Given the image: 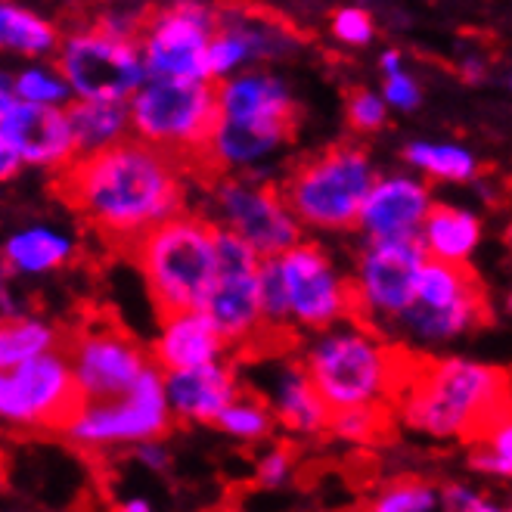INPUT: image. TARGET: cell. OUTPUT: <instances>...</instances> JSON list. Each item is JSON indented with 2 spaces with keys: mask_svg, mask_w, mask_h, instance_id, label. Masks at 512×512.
Here are the masks:
<instances>
[{
  "mask_svg": "<svg viewBox=\"0 0 512 512\" xmlns=\"http://www.w3.org/2000/svg\"><path fill=\"white\" fill-rule=\"evenodd\" d=\"M255 274H218L212 295H208L202 308L205 317L215 323L221 339L227 342V348L252 345L258 336H264Z\"/></svg>",
  "mask_w": 512,
  "mask_h": 512,
  "instance_id": "cell-22",
  "label": "cell"
},
{
  "mask_svg": "<svg viewBox=\"0 0 512 512\" xmlns=\"http://www.w3.org/2000/svg\"><path fill=\"white\" fill-rule=\"evenodd\" d=\"M171 423L174 419L165 401L162 370L153 364L122 398L78 404L63 426V435L81 450H118L165 438Z\"/></svg>",
  "mask_w": 512,
  "mask_h": 512,
  "instance_id": "cell-10",
  "label": "cell"
},
{
  "mask_svg": "<svg viewBox=\"0 0 512 512\" xmlns=\"http://www.w3.org/2000/svg\"><path fill=\"white\" fill-rule=\"evenodd\" d=\"M115 512H156V509L146 497H125V500L115 503Z\"/></svg>",
  "mask_w": 512,
  "mask_h": 512,
  "instance_id": "cell-47",
  "label": "cell"
},
{
  "mask_svg": "<svg viewBox=\"0 0 512 512\" xmlns=\"http://www.w3.org/2000/svg\"><path fill=\"white\" fill-rule=\"evenodd\" d=\"M404 165L438 184H475L481 177V162L469 146L454 143V140H410L404 146Z\"/></svg>",
  "mask_w": 512,
  "mask_h": 512,
  "instance_id": "cell-28",
  "label": "cell"
},
{
  "mask_svg": "<svg viewBox=\"0 0 512 512\" xmlns=\"http://www.w3.org/2000/svg\"><path fill=\"white\" fill-rule=\"evenodd\" d=\"M481 239H485V224L481 215L466 205H432L429 218L419 227L416 243L426 252V261L469 267L475 258Z\"/></svg>",
  "mask_w": 512,
  "mask_h": 512,
  "instance_id": "cell-23",
  "label": "cell"
},
{
  "mask_svg": "<svg viewBox=\"0 0 512 512\" xmlns=\"http://www.w3.org/2000/svg\"><path fill=\"white\" fill-rule=\"evenodd\" d=\"M460 75L472 84H481L488 78V59L478 50H469L466 56H460Z\"/></svg>",
  "mask_w": 512,
  "mask_h": 512,
  "instance_id": "cell-44",
  "label": "cell"
},
{
  "mask_svg": "<svg viewBox=\"0 0 512 512\" xmlns=\"http://www.w3.org/2000/svg\"><path fill=\"white\" fill-rule=\"evenodd\" d=\"M75 255V236L53 224H28L13 230L4 243L7 274L19 277H47L63 270Z\"/></svg>",
  "mask_w": 512,
  "mask_h": 512,
  "instance_id": "cell-24",
  "label": "cell"
},
{
  "mask_svg": "<svg viewBox=\"0 0 512 512\" xmlns=\"http://www.w3.org/2000/svg\"><path fill=\"white\" fill-rule=\"evenodd\" d=\"M301 370L329 413L351 407H388L407 379L401 351L357 320L314 333L301 348Z\"/></svg>",
  "mask_w": 512,
  "mask_h": 512,
  "instance_id": "cell-4",
  "label": "cell"
},
{
  "mask_svg": "<svg viewBox=\"0 0 512 512\" xmlns=\"http://www.w3.org/2000/svg\"><path fill=\"white\" fill-rule=\"evenodd\" d=\"M13 103H16V97H13V72L0 66V115H4Z\"/></svg>",
  "mask_w": 512,
  "mask_h": 512,
  "instance_id": "cell-46",
  "label": "cell"
},
{
  "mask_svg": "<svg viewBox=\"0 0 512 512\" xmlns=\"http://www.w3.org/2000/svg\"><path fill=\"white\" fill-rule=\"evenodd\" d=\"M423 264H426V252L419 249L416 239L367 243L360 249L348 277L351 320L364 323L388 342L398 320L413 305V289Z\"/></svg>",
  "mask_w": 512,
  "mask_h": 512,
  "instance_id": "cell-11",
  "label": "cell"
},
{
  "mask_svg": "<svg viewBox=\"0 0 512 512\" xmlns=\"http://www.w3.org/2000/svg\"><path fill=\"white\" fill-rule=\"evenodd\" d=\"M345 115H348V125L357 134H379L388 125V106L382 103L379 90L370 87H357L351 90V97L345 103Z\"/></svg>",
  "mask_w": 512,
  "mask_h": 512,
  "instance_id": "cell-35",
  "label": "cell"
},
{
  "mask_svg": "<svg viewBox=\"0 0 512 512\" xmlns=\"http://www.w3.org/2000/svg\"><path fill=\"white\" fill-rule=\"evenodd\" d=\"M475 444L485 450V454H491L506 472H512V423H509V416H500Z\"/></svg>",
  "mask_w": 512,
  "mask_h": 512,
  "instance_id": "cell-41",
  "label": "cell"
},
{
  "mask_svg": "<svg viewBox=\"0 0 512 512\" xmlns=\"http://www.w3.org/2000/svg\"><path fill=\"white\" fill-rule=\"evenodd\" d=\"M53 63L63 72L72 100L128 103L146 84V69L137 44L115 41L97 32L90 22L63 32Z\"/></svg>",
  "mask_w": 512,
  "mask_h": 512,
  "instance_id": "cell-12",
  "label": "cell"
},
{
  "mask_svg": "<svg viewBox=\"0 0 512 512\" xmlns=\"http://www.w3.org/2000/svg\"><path fill=\"white\" fill-rule=\"evenodd\" d=\"M218 22L227 25L230 32L243 41L252 69H270L274 63H286L301 47V38L292 28L270 13L227 7V10H218Z\"/></svg>",
  "mask_w": 512,
  "mask_h": 512,
  "instance_id": "cell-25",
  "label": "cell"
},
{
  "mask_svg": "<svg viewBox=\"0 0 512 512\" xmlns=\"http://www.w3.org/2000/svg\"><path fill=\"white\" fill-rule=\"evenodd\" d=\"M212 227L236 233L258 258H280L305 239V230L292 218L280 184L255 174L218 177L205 199V215Z\"/></svg>",
  "mask_w": 512,
  "mask_h": 512,
  "instance_id": "cell-9",
  "label": "cell"
},
{
  "mask_svg": "<svg viewBox=\"0 0 512 512\" xmlns=\"http://www.w3.org/2000/svg\"><path fill=\"white\" fill-rule=\"evenodd\" d=\"M215 118V84L208 81H146L128 100L131 140L184 165L205 159Z\"/></svg>",
  "mask_w": 512,
  "mask_h": 512,
  "instance_id": "cell-7",
  "label": "cell"
},
{
  "mask_svg": "<svg viewBox=\"0 0 512 512\" xmlns=\"http://www.w3.org/2000/svg\"><path fill=\"white\" fill-rule=\"evenodd\" d=\"M66 118L75 137L78 159L106 153V149L131 140L128 103H87L72 100L66 106Z\"/></svg>",
  "mask_w": 512,
  "mask_h": 512,
  "instance_id": "cell-27",
  "label": "cell"
},
{
  "mask_svg": "<svg viewBox=\"0 0 512 512\" xmlns=\"http://www.w3.org/2000/svg\"><path fill=\"white\" fill-rule=\"evenodd\" d=\"M329 32L342 47H370L376 38V19L364 7H339L329 19Z\"/></svg>",
  "mask_w": 512,
  "mask_h": 512,
  "instance_id": "cell-36",
  "label": "cell"
},
{
  "mask_svg": "<svg viewBox=\"0 0 512 512\" xmlns=\"http://www.w3.org/2000/svg\"><path fill=\"white\" fill-rule=\"evenodd\" d=\"M10 112V109H7ZM4 112V115H7ZM4 115H0V184H7V180H13L19 171H22V162H19V156H16V149H13V143L7 140V134H4Z\"/></svg>",
  "mask_w": 512,
  "mask_h": 512,
  "instance_id": "cell-43",
  "label": "cell"
},
{
  "mask_svg": "<svg viewBox=\"0 0 512 512\" xmlns=\"http://www.w3.org/2000/svg\"><path fill=\"white\" fill-rule=\"evenodd\" d=\"M391 410L388 407H351V410H339L329 416L326 432L333 435L342 444H376L391 423Z\"/></svg>",
  "mask_w": 512,
  "mask_h": 512,
  "instance_id": "cell-33",
  "label": "cell"
},
{
  "mask_svg": "<svg viewBox=\"0 0 512 512\" xmlns=\"http://www.w3.org/2000/svg\"><path fill=\"white\" fill-rule=\"evenodd\" d=\"M295 475V457L283 444H267L255 457V481L264 491H280L286 488Z\"/></svg>",
  "mask_w": 512,
  "mask_h": 512,
  "instance_id": "cell-37",
  "label": "cell"
},
{
  "mask_svg": "<svg viewBox=\"0 0 512 512\" xmlns=\"http://www.w3.org/2000/svg\"><path fill=\"white\" fill-rule=\"evenodd\" d=\"M360 512H441V500L432 481L395 478L382 485Z\"/></svg>",
  "mask_w": 512,
  "mask_h": 512,
  "instance_id": "cell-32",
  "label": "cell"
},
{
  "mask_svg": "<svg viewBox=\"0 0 512 512\" xmlns=\"http://www.w3.org/2000/svg\"><path fill=\"white\" fill-rule=\"evenodd\" d=\"M215 25L218 10L205 4H171L146 13L137 38L146 81H208L205 50Z\"/></svg>",
  "mask_w": 512,
  "mask_h": 512,
  "instance_id": "cell-14",
  "label": "cell"
},
{
  "mask_svg": "<svg viewBox=\"0 0 512 512\" xmlns=\"http://www.w3.org/2000/svg\"><path fill=\"white\" fill-rule=\"evenodd\" d=\"M146 13L149 10H140V7H106L90 19V25H94L97 32L115 38V41L137 44V38L143 32V22H146Z\"/></svg>",
  "mask_w": 512,
  "mask_h": 512,
  "instance_id": "cell-38",
  "label": "cell"
},
{
  "mask_svg": "<svg viewBox=\"0 0 512 512\" xmlns=\"http://www.w3.org/2000/svg\"><path fill=\"white\" fill-rule=\"evenodd\" d=\"M438 500H441V512H509L506 503L475 491L472 485H463V481L438 488Z\"/></svg>",
  "mask_w": 512,
  "mask_h": 512,
  "instance_id": "cell-39",
  "label": "cell"
},
{
  "mask_svg": "<svg viewBox=\"0 0 512 512\" xmlns=\"http://www.w3.org/2000/svg\"><path fill=\"white\" fill-rule=\"evenodd\" d=\"M50 351H59V329L53 323L32 314L0 320V373H10Z\"/></svg>",
  "mask_w": 512,
  "mask_h": 512,
  "instance_id": "cell-29",
  "label": "cell"
},
{
  "mask_svg": "<svg viewBox=\"0 0 512 512\" xmlns=\"http://www.w3.org/2000/svg\"><path fill=\"white\" fill-rule=\"evenodd\" d=\"M401 423L432 441H478L509 416V376L469 357H438L410 367L395 395Z\"/></svg>",
  "mask_w": 512,
  "mask_h": 512,
  "instance_id": "cell-2",
  "label": "cell"
},
{
  "mask_svg": "<svg viewBox=\"0 0 512 512\" xmlns=\"http://www.w3.org/2000/svg\"><path fill=\"white\" fill-rule=\"evenodd\" d=\"M59 38L63 32L50 16L0 0V53L19 56L25 63H41L56 56Z\"/></svg>",
  "mask_w": 512,
  "mask_h": 512,
  "instance_id": "cell-26",
  "label": "cell"
},
{
  "mask_svg": "<svg viewBox=\"0 0 512 512\" xmlns=\"http://www.w3.org/2000/svg\"><path fill=\"white\" fill-rule=\"evenodd\" d=\"M7 512H25V509H7Z\"/></svg>",
  "mask_w": 512,
  "mask_h": 512,
  "instance_id": "cell-50",
  "label": "cell"
},
{
  "mask_svg": "<svg viewBox=\"0 0 512 512\" xmlns=\"http://www.w3.org/2000/svg\"><path fill=\"white\" fill-rule=\"evenodd\" d=\"M7 277H10V274H7V267L0 264V286H7Z\"/></svg>",
  "mask_w": 512,
  "mask_h": 512,
  "instance_id": "cell-48",
  "label": "cell"
},
{
  "mask_svg": "<svg viewBox=\"0 0 512 512\" xmlns=\"http://www.w3.org/2000/svg\"><path fill=\"white\" fill-rule=\"evenodd\" d=\"M78 404L81 398L63 348L0 373V426L63 429Z\"/></svg>",
  "mask_w": 512,
  "mask_h": 512,
  "instance_id": "cell-15",
  "label": "cell"
},
{
  "mask_svg": "<svg viewBox=\"0 0 512 512\" xmlns=\"http://www.w3.org/2000/svg\"><path fill=\"white\" fill-rule=\"evenodd\" d=\"M63 351L69 357V370L81 404L122 398L146 373V367H153L149 351L112 326L87 329Z\"/></svg>",
  "mask_w": 512,
  "mask_h": 512,
  "instance_id": "cell-16",
  "label": "cell"
},
{
  "mask_svg": "<svg viewBox=\"0 0 512 512\" xmlns=\"http://www.w3.org/2000/svg\"><path fill=\"white\" fill-rule=\"evenodd\" d=\"M162 388L171 419L190 426H215L221 410L243 391V382L230 360H221L196 370L162 373Z\"/></svg>",
  "mask_w": 512,
  "mask_h": 512,
  "instance_id": "cell-19",
  "label": "cell"
},
{
  "mask_svg": "<svg viewBox=\"0 0 512 512\" xmlns=\"http://www.w3.org/2000/svg\"><path fill=\"white\" fill-rule=\"evenodd\" d=\"M432 187L413 171L376 174L373 187L357 212V230L367 243H398V239H416L419 227L432 212Z\"/></svg>",
  "mask_w": 512,
  "mask_h": 512,
  "instance_id": "cell-17",
  "label": "cell"
},
{
  "mask_svg": "<svg viewBox=\"0 0 512 512\" xmlns=\"http://www.w3.org/2000/svg\"><path fill=\"white\" fill-rule=\"evenodd\" d=\"M376 180L373 159L360 146H329L301 159L280 184L292 218L301 230H354L357 212Z\"/></svg>",
  "mask_w": 512,
  "mask_h": 512,
  "instance_id": "cell-6",
  "label": "cell"
},
{
  "mask_svg": "<svg viewBox=\"0 0 512 512\" xmlns=\"http://www.w3.org/2000/svg\"><path fill=\"white\" fill-rule=\"evenodd\" d=\"M215 106L218 118L202 162L224 174L267 177V162L295 137L292 84L277 69H246L215 84Z\"/></svg>",
  "mask_w": 512,
  "mask_h": 512,
  "instance_id": "cell-3",
  "label": "cell"
},
{
  "mask_svg": "<svg viewBox=\"0 0 512 512\" xmlns=\"http://www.w3.org/2000/svg\"><path fill=\"white\" fill-rule=\"evenodd\" d=\"M59 193L97 233L131 249L149 230L187 212V165L125 140L59 174Z\"/></svg>",
  "mask_w": 512,
  "mask_h": 512,
  "instance_id": "cell-1",
  "label": "cell"
},
{
  "mask_svg": "<svg viewBox=\"0 0 512 512\" xmlns=\"http://www.w3.org/2000/svg\"><path fill=\"white\" fill-rule=\"evenodd\" d=\"M379 69H382L385 78H388V75H395V72H404V53H401L398 47H385V50L379 53Z\"/></svg>",
  "mask_w": 512,
  "mask_h": 512,
  "instance_id": "cell-45",
  "label": "cell"
},
{
  "mask_svg": "<svg viewBox=\"0 0 512 512\" xmlns=\"http://www.w3.org/2000/svg\"><path fill=\"white\" fill-rule=\"evenodd\" d=\"M131 450H134L137 463H140L143 469H149V472L165 475V472L171 469V463H174V454H171V447L165 444V438L143 441V444H137V447H131Z\"/></svg>",
  "mask_w": 512,
  "mask_h": 512,
  "instance_id": "cell-42",
  "label": "cell"
},
{
  "mask_svg": "<svg viewBox=\"0 0 512 512\" xmlns=\"http://www.w3.org/2000/svg\"><path fill=\"white\" fill-rule=\"evenodd\" d=\"M382 103L388 106V112H413L423 103V84H419L407 69L404 72H395L382 81V90H379Z\"/></svg>",
  "mask_w": 512,
  "mask_h": 512,
  "instance_id": "cell-40",
  "label": "cell"
},
{
  "mask_svg": "<svg viewBox=\"0 0 512 512\" xmlns=\"http://www.w3.org/2000/svg\"><path fill=\"white\" fill-rule=\"evenodd\" d=\"M277 274L286 295L289 329L314 336L351 320L348 277L320 243L301 239L298 246L277 258Z\"/></svg>",
  "mask_w": 512,
  "mask_h": 512,
  "instance_id": "cell-13",
  "label": "cell"
},
{
  "mask_svg": "<svg viewBox=\"0 0 512 512\" xmlns=\"http://www.w3.org/2000/svg\"><path fill=\"white\" fill-rule=\"evenodd\" d=\"M227 354V342L221 339L215 323L205 317V311H177L162 317L149 360L162 373H180L221 364V360H227Z\"/></svg>",
  "mask_w": 512,
  "mask_h": 512,
  "instance_id": "cell-21",
  "label": "cell"
},
{
  "mask_svg": "<svg viewBox=\"0 0 512 512\" xmlns=\"http://www.w3.org/2000/svg\"><path fill=\"white\" fill-rule=\"evenodd\" d=\"M0 488H4V466H0Z\"/></svg>",
  "mask_w": 512,
  "mask_h": 512,
  "instance_id": "cell-49",
  "label": "cell"
},
{
  "mask_svg": "<svg viewBox=\"0 0 512 512\" xmlns=\"http://www.w3.org/2000/svg\"><path fill=\"white\" fill-rule=\"evenodd\" d=\"M255 289H258V311H261V326L264 333H286V295L283 283L277 274V258H261L258 274H255Z\"/></svg>",
  "mask_w": 512,
  "mask_h": 512,
  "instance_id": "cell-34",
  "label": "cell"
},
{
  "mask_svg": "<svg viewBox=\"0 0 512 512\" xmlns=\"http://www.w3.org/2000/svg\"><path fill=\"white\" fill-rule=\"evenodd\" d=\"M4 134L13 143L22 168L63 174L78 162L66 109H38L13 103L4 115Z\"/></svg>",
  "mask_w": 512,
  "mask_h": 512,
  "instance_id": "cell-18",
  "label": "cell"
},
{
  "mask_svg": "<svg viewBox=\"0 0 512 512\" xmlns=\"http://www.w3.org/2000/svg\"><path fill=\"white\" fill-rule=\"evenodd\" d=\"M13 97L16 103L38 109H66L72 103V90L53 59H41L13 72Z\"/></svg>",
  "mask_w": 512,
  "mask_h": 512,
  "instance_id": "cell-31",
  "label": "cell"
},
{
  "mask_svg": "<svg viewBox=\"0 0 512 512\" xmlns=\"http://www.w3.org/2000/svg\"><path fill=\"white\" fill-rule=\"evenodd\" d=\"M255 395L267 404L277 429L289 432L292 438L323 435L329 426V416H333L320 401L301 364H292V360H283V364L270 360L267 376H264V391H255Z\"/></svg>",
  "mask_w": 512,
  "mask_h": 512,
  "instance_id": "cell-20",
  "label": "cell"
},
{
  "mask_svg": "<svg viewBox=\"0 0 512 512\" xmlns=\"http://www.w3.org/2000/svg\"><path fill=\"white\" fill-rule=\"evenodd\" d=\"M215 429L236 444H264L277 432V423L255 391H239L215 419Z\"/></svg>",
  "mask_w": 512,
  "mask_h": 512,
  "instance_id": "cell-30",
  "label": "cell"
},
{
  "mask_svg": "<svg viewBox=\"0 0 512 512\" xmlns=\"http://www.w3.org/2000/svg\"><path fill=\"white\" fill-rule=\"evenodd\" d=\"M488 320V298L469 267L426 261L416 277L413 305L398 320L391 339L416 348H444Z\"/></svg>",
  "mask_w": 512,
  "mask_h": 512,
  "instance_id": "cell-8",
  "label": "cell"
},
{
  "mask_svg": "<svg viewBox=\"0 0 512 512\" xmlns=\"http://www.w3.org/2000/svg\"><path fill=\"white\" fill-rule=\"evenodd\" d=\"M156 308L165 314L202 311L218 280L215 227L202 215L184 212L131 246Z\"/></svg>",
  "mask_w": 512,
  "mask_h": 512,
  "instance_id": "cell-5",
  "label": "cell"
}]
</instances>
